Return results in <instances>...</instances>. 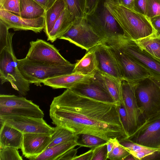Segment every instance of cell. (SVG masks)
<instances>
[{
	"instance_id": "obj_11",
	"label": "cell",
	"mask_w": 160,
	"mask_h": 160,
	"mask_svg": "<svg viewBox=\"0 0 160 160\" xmlns=\"http://www.w3.org/2000/svg\"><path fill=\"white\" fill-rule=\"evenodd\" d=\"M0 122L14 128L23 133H39L51 135L54 129L43 118L6 114L0 116Z\"/></svg>"
},
{
	"instance_id": "obj_12",
	"label": "cell",
	"mask_w": 160,
	"mask_h": 160,
	"mask_svg": "<svg viewBox=\"0 0 160 160\" xmlns=\"http://www.w3.org/2000/svg\"><path fill=\"white\" fill-rule=\"evenodd\" d=\"M25 58L33 61L49 64H71L63 57L53 45L39 39L30 42L29 49Z\"/></svg>"
},
{
	"instance_id": "obj_6",
	"label": "cell",
	"mask_w": 160,
	"mask_h": 160,
	"mask_svg": "<svg viewBox=\"0 0 160 160\" xmlns=\"http://www.w3.org/2000/svg\"><path fill=\"white\" fill-rule=\"evenodd\" d=\"M134 93L146 121L160 113V88L150 77L134 82Z\"/></svg>"
},
{
	"instance_id": "obj_18",
	"label": "cell",
	"mask_w": 160,
	"mask_h": 160,
	"mask_svg": "<svg viewBox=\"0 0 160 160\" xmlns=\"http://www.w3.org/2000/svg\"><path fill=\"white\" fill-rule=\"evenodd\" d=\"M92 80L107 92L117 105L123 102L122 80L98 70L93 76Z\"/></svg>"
},
{
	"instance_id": "obj_21",
	"label": "cell",
	"mask_w": 160,
	"mask_h": 160,
	"mask_svg": "<svg viewBox=\"0 0 160 160\" xmlns=\"http://www.w3.org/2000/svg\"><path fill=\"white\" fill-rule=\"evenodd\" d=\"M119 142L137 160H160V148L142 146L127 139Z\"/></svg>"
},
{
	"instance_id": "obj_9",
	"label": "cell",
	"mask_w": 160,
	"mask_h": 160,
	"mask_svg": "<svg viewBox=\"0 0 160 160\" xmlns=\"http://www.w3.org/2000/svg\"><path fill=\"white\" fill-rule=\"evenodd\" d=\"M109 48L118 66L122 80L134 83L152 76L151 73L113 43L102 42Z\"/></svg>"
},
{
	"instance_id": "obj_34",
	"label": "cell",
	"mask_w": 160,
	"mask_h": 160,
	"mask_svg": "<svg viewBox=\"0 0 160 160\" xmlns=\"http://www.w3.org/2000/svg\"><path fill=\"white\" fill-rule=\"evenodd\" d=\"M0 10L20 14V0H0Z\"/></svg>"
},
{
	"instance_id": "obj_16",
	"label": "cell",
	"mask_w": 160,
	"mask_h": 160,
	"mask_svg": "<svg viewBox=\"0 0 160 160\" xmlns=\"http://www.w3.org/2000/svg\"><path fill=\"white\" fill-rule=\"evenodd\" d=\"M51 135L42 133H23L21 150L23 155L31 160L41 153L47 148Z\"/></svg>"
},
{
	"instance_id": "obj_31",
	"label": "cell",
	"mask_w": 160,
	"mask_h": 160,
	"mask_svg": "<svg viewBox=\"0 0 160 160\" xmlns=\"http://www.w3.org/2000/svg\"><path fill=\"white\" fill-rule=\"evenodd\" d=\"M80 139L78 140V145L91 148L106 143L107 141L98 136L90 134H82Z\"/></svg>"
},
{
	"instance_id": "obj_40",
	"label": "cell",
	"mask_w": 160,
	"mask_h": 160,
	"mask_svg": "<svg viewBox=\"0 0 160 160\" xmlns=\"http://www.w3.org/2000/svg\"><path fill=\"white\" fill-rule=\"evenodd\" d=\"M98 0H85L86 16L91 13L95 8Z\"/></svg>"
},
{
	"instance_id": "obj_36",
	"label": "cell",
	"mask_w": 160,
	"mask_h": 160,
	"mask_svg": "<svg viewBox=\"0 0 160 160\" xmlns=\"http://www.w3.org/2000/svg\"><path fill=\"white\" fill-rule=\"evenodd\" d=\"M117 105L124 129L128 138L130 135V130L126 109L123 102Z\"/></svg>"
},
{
	"instance_id": "obj_14",
	"label": "cell",
	"mask_w": 160,
	"mask_h": 160,
	"mask_svg": "<svg viewBox=\"0 0 160 160\" xmlns=\"http://www.w3.org/2000/svg\"><path fill=\"white\" fill-rule=\"evenodd\" d=\"M122 98L130 124V136L146 120L137 104L134 93V83L122 80Z\"/></svg>"
},
{
	"instance_id": "obj_10",
	"label": "cell",
	"mask_w": 160,
	"mask_h": 160,
	"mask_svg": "<svg viewBox=\"0 0 160 160\" xmlns=\"http://www.w3.org/2000/svg\"><path fill=\"white\" fill-rule=\"evenodd\" d=\"M13 114L43 118L44 114L39 106L31 100L14 95L1 94L0 116Z\"/></svg>"
},
{
	"instance_id": "obj_20",
	"label": "cell",
	"mask_w": 160,
	"mask_h": 160,
	"mask_svg": "<svg viewBox=\"0 0 160 160\" xmlns=\"http://www.w3.org/2000/svg\"><path fill=\"white\" fill-rule=\"evenodd\" d=\"M70 89L80 95L96 100L116 104L112 97L92 80L89 83L80 84Z\"/></svg>"
},
{
	"instance_id": "obj_44",
	"label": "cell",
	"mask_w": 160,
	"mask_h": 160,
	"mask_svg": "<svg viewBox=\"0 0 160 160\" xmlns=\"http://www.w3.org/2000/svg\"><path fill=\"white\" fill-rule=\"evenodd\" d=\"M119 4L133 10L134 0H114Z\"/></svg>"
},
{
	"instance_id": "obj_30",
	"label": "cell",
	"mask_w": 160,
	"mask_h": 160,
	"mask_svg": "<svg viewBox=\"0 0 160 160\" xmlns=\"http://www.w3.org/2000/svg\"><path fill=\"white\" fill-rule=\"evenodd\" d=\"M66 7L74 20L85 18V0H65Z\"/></svg>"
},
{
	"instance_id": "obj_22",
	"label": "cell",
	"mask_w": 160,
	"mask_h": 160,
	"mask_svg": "<svg viewBox=\"0 0 160 160\" xmlns=\"http://www.w3.org/2000/svg\"><path fill=\"white\" fill-rule=\"evenodd\" d=\"M0 148L11 147L18 149L22 148L23 133L5 123L0 124Z\"/></svg>"
},
{
	"instance_id": "obj_35",
	"label": "cell",
	"mask_w": 160,
	"mask_h": 160,
	"mask_svg": "<svg viewBox=\"0 0 160 160\" xmlns=\"http://www.w3.org/2000/svg\"><path fill=\"white\" fill-rule=\"evenodd\" d=\"M160 15V0H147L146 16L150 19Z\"/></svg>"
},
{
	"instance_id": "obj_29",
	"label": "cell",
	"mask_w": 160,
	"mask_h": 160,
	"mask_svg": "<svg viewBox=\"0 0 160 160\" xmlns=\"http://www.w3.org/2000/svg\"><path fill=\"white\" fill-rule=\"evenodd\" d=\"M78 135L62 127L56 126L51 135V139L46 149L61 143L73 140L78 141Z\"/></svg>"
},
{
	"instance_id": "obj_17",
	"label": "cell",
	"mask_w": 160,
	"mask_h": 160,
	"mask_svg": "<svg viewBox=\"0 0 160 160\" xmlns=\"http://www.w3.org/2000/svg\"><path fill=\"white\" fill-rule=\"evenodd\" d=\"M94 48L98 70L122 80L118 66L109 47L102 42Z\"/></svg>"
},
{
	"instance_id": "obj_1",
	"label": "cell",
	"mask_w": 160,
	"mask_h": 160,
	"mask_svg": "<svg viewBox=\"0 0 160 160\" xmlns=\"http://www.w3.org/2000/svg\"><path fill=\"white\" fill-rule=\"evenodd\" d=\"M52 123L76 135L88 134L107 141L127 139L115 103L96 100L67 89L50 106Z\"/></svg>"
},
{
	"instance_id": "obj_24",
	"label": "cell",
	"mask_w": 160,
	"mask_h": 160,
	"mask_svg": "<svg viewBox=\"0 0 160 160\" xmlns=\"http://www.w3.org/2000/svg\"><path fill=\"white\" fill-rule=\"evenodd\" d=\"M74 21L66 7L47 36V40L52 42L59 39L70 29Z\"/></svg>"
},
{
	"instance_id": "obj_32",
	"label": "cell",
	"mask_w": 160,
	"mask_h": 160,
	"mask_svg": "<svg viewBox=\"0 0 160 160\" xmlns=\"http://www.w3.org/2000/svg\"><path fill=\"white\" fill-rule=\"evenodd\" d=\"M130 153L116 139L114 147L111 151L108 154V159L111 160H124Z\"/></svg>"
},
{
	"instance_id": "obj_38",
	"label": "cell",
	"mask_w": 160,
	"mask_h": 160,
	"mask_svg": "<svg viewBox=\"0 0 160 160\" xmlns=\"http://www.w3.org/2000/svg\"><path fill=\"white\" fill-rule=\"evenodd\" d=\"M147 0H134L133 10L146 16Z\"/></svg>"
},
{
	"instance_id": "obj_46",
	"label": "cell",
	"mask_w": 160,
	"mask_h": 160,
	"mask_svg": "<svg viewBox=\"0 0 160 160\" xmlns=\"http://www.w3.org/2000/svg\"><path fill=\"white\" fill-rule=\"evenodd\" d=\"M124 160H137V159L132 155L130 153L125 158Z\"/></svg>"
},
{
	"instance_id": "obj_19",
	"label": "cell",
	"mask_w": 160,
	"mask_h": 160,
	"mask_svg": "<svg viewBox=\"0 0 160 160\" xmlns=\"http://www.w3.org/2000/svg\"><path fill=\"white\" fill-rule=\"evenodd\" d=\"M93 76L72 72L44 80L42 83L53 89H71L78 85L91 82Z\"/></svg>"
},
{
	"instance_id": "obj_4",
	"label": "cell",
	"mask_w": 160,
	"mask_h": 160,
	"mask_svg": "<svg viewBox=\"0 0 160 160\" xmlns=\"http://www.w3.org/2000/svg\"><path fill=\"white\" fill-rule=\"evenodd\" d=\"M18 67L23 78L29 83L41 86L47 79L72 72L75 63L54 65L40 63L26 58L18 59Z\"/></svg>"
},
{
	"instance_id": "obj_41",
	"label": "cell",
	"mask_w": 160,
	"mask_h": 160,
	"mask_svg": "<svg viewBox=\"0 0 160 160\" xmlns=\"http://www.w3.org/2000/svg\"><path fill=\"white\" fill-rule=\"evenodd\" d=\"M152 26L156 32V34L160 36V15L157 16L149 19Z\"/></svg>"
},
{
	"instance_id": "obj_26",
	"label": "cell",
	"mask_w": 160,
	"mask_h": 160,
	"mask_svg": "<svg viewBox=\"0 0 160 160\" xmlns=\"http://www.w3.org/2000/svg\"><path fill=\"white\" fill-rule=\"evenodd\" d=\"M66 7L65 0H56L52 5L45 12L44 28L43 29L47 36L54 25Z\"/></svg>"
},
{
	"instance_id": "obj_7",
	"label": "cell",
	"mask_w": 160,
	"mask_h": 160,
	"mask_svg": "<svg viewBox=\"0 0 160 160\" xmlns=\"http://www.w3.org/2000/svg\"><path fill=\"white\" fill-rule=\"evenodd\" d=\"M104 41L116 45L148 70L152 76L160 78V62L141 49L134 41L122 36Z\"/></svg>"
},
{
	"instance_id": "obj_2",
	"label": "cell",
	"mask_w": 160,
	"mask_h": 160,
	"mask_svg": "<svg viewBox=\"0 0 160 160\" xmlns=\"http://www.w3.org/2000/svg\"><path fill=\"white\" fill-rule=\"evenodd\" d=\"M14 34L5 29L0 32V78L2 84L9 82L12 87L23 96L29 91L30 84L23 78L18 67L12 47Z\"/></svg>"
},
{
	"instance_id": "obj_15",
	"label": "cell",
	"mask_w": 160,
	"mask_h": 160,
	"mask_svg": "<svg viewBox=\"0 0 160 160\" xmlns=\"http://www.w3.org/2000/svg\"><path fill=\"white\" fill-rule=\"evenodd\" d=\"M0 19L6 24L9 29H13L14 31L31 30L38 33L44 28V15L35 18H26L11 12L0 10Z\"/></svg>"
},
{
	"instance_id": "obj_23",
	"label": "cell",
	"mask_w": 160,
	"mask_h": 160,
	"mask_svg": "<svg viewBox=\"0 0 160 160\" xmlns=\"http://www.w3.org/2000/svg\"><path fill=\"white\" fill-rule=\"evenodd\" d=\"M98 70V64L94 47L75 63L72 72L93 76Z\"/></svg>"
},
{
	"instance_id": "obj_37",
	"label": "cell",
	"mask_w": 160,
	"mask_h": 160,
	"mask_svg": "<svg viewBox=\"0 0 160 160\" xmlns=\"http://www.w3.org/2000/svg\"><path fill=\"white\" fill-rule=\"evenodd\" d=\"M106 143L93 148L92 160H106L108 159V151Z\"/></svg>"
},
{
	"instance_id": "obj_33",
	"label": "cell",
	"mask_w": 160,
	"mask_h": 160,
	"mask_svg": "<svg viewBox=\"0 0 160 160\" xmlns=\"http://www.w3.org/2000/svg\"><path fill=\"white\" fill-rule=\"evenodd\" d=\"M0 160H22L18 149L13 147H5L0 148Z\"/></svg>"
},
{
	"instance_id": "obj_45",
	"label": "cell",
	"mask_w": 160,
	"mask_h": 160,
	"mask_svg": "<svg viewBox=\"0 0 160 160\" xmlns=\"http://www.w3.org/2000/svg\"><path fill=\"white\" fill-rule=\"evenodd\" d=\"M116 139L117 138H110L107 141L106 144L108 151V155L112 150Z\"/></svg>"
},
{
	"instance_id": "obj_47",
	"label": "cell",
	"mask_w": 160,
	"mask_h": 160,
	"mask_svg": "<svg viewBox=\"0 0 160 160\" xmlns=\"http://www.w3.org/2000/svg\"><path fill=\"white\" fill-rule=\"evenodd\" d=\"M150 77L157 83L160 88V78L152 76Z\"/></svg>"
},
{
	"instance_id": "obj_3",
	"label": "cell",
	"mask_w": 160,
	"mask_h": 160,
	"mask_svg": "<svg viewBox=\"0 0 160 160\" xmlns=\"http://www.w3.org/2000/svg\"><path fill=\"white\" fill-rule=\"evenodd\" d=\"M105 5L122 28L124 37L136 41L156 34L146 16L122 6L114 0H106Z\"/></svg>"
},
{
	"instance_id": "obj_39",
	"label": "cell",
	"mask_w": 160,
	"mask_h": 160,
	"mask_svg": "<svg viewBox=\"0 0 160 160\" xmlns=\"http://www.w3.org/2000/svg\"><path fill=\"white\" fill-rule=\"evenodd\" d=\"M77 149H71L64 153L58 158L57 160H73L76 156Z\"/></svg>"
},
{
	"instance_id": "obj_28",
	"label": "cell",
	"mask_w": 160,
	"mask_h": 160,
	"mask_svg": "<svg viewBox=\"0 0 160 160\" xmlns=\"http://www.w3.org/2000/svg\"><path fill=\"white\" fill-rule=\"evenodd\" d=\"M20 13L23 18L33 19L44 15L45 10L33 0H20Z\"/></svg>"
},
{
	"instance_id": "obj_8",
	"label": "cell",
	"mask_w": 160,
	"mask_h": 160,
	"mask_svg": "<svg viewBox=\"0 0 160 160\" xmlns=\"http://www.w3.org/2000/svg\"><path fill=\"white\" fill-rule=\"evenodd\" d=\"M59 39L67 40L87 51L102 43L85 17L75 20L70 29Z\"/></svg>"
},
{
	"instance_id": "obj_27",
	"label": "cell",
	"mask_w": 160,
	"mask_h": 160,
	"mask_svg": "<svg viewBox=\"0 0 160 160\" xmlns=\"http://www.w3.org/2000/svg\"><path fill=\"white\" fill-rule=\"evenodd\" d=\"M134 41L141 49L160 62V36L154 34Z\"/></svg>"
},
{
	"instance_id": "obj_43",
	"label": "cell",
	"mask_w": 160,
	"mask_h": 160,
	"mask_svg": "<svg viewBox=\"0 0 160 160\" xmlns=\"http://www.w3.org/2000/svg\"><path fill=\"white\" fill-rule=\"evenodd\" d=\"M42 6L45 11L49 9L56 0H33Z\"/></svg>"
},
{
	"instance_id": "obj_25",
	"label": "cell",
	"mask_w": 160,
	"mask_h": 160,
	"mask_svg": "<svg viewBox=\"0 0 160 160\" xmlns=\"http://www.w3.org/2000/svg\"><path fill=\"white\" fill-rule=\"evenodd\" d=\"M78 145V141L73 140L61 143L48 148L31 160H57L68 151Z\"/></svg>"
},
{
	"instance_id": "obj_5",
	"label": "cell",
	"mask_w": 160,
	"mask_h": 160,
	"mask_svg": "<svg viewBox=\"0 0 160 160\" xmlns=\"http://www.w3.org/2000/svg\"><path fill=\"white\" fill-rule=\"evenodd\" d=\"M106 0H98L93 11L85 18L102 42L124 36L119 25L105 5Z\"/></svg>"
},
{
	"instance_id": "obj_42",
	"label": "cell",
	"mask_w": 160,
	"mask_h": 160,
	"mask_svg": "<svg viewBox=\"0 0 160 160\" xmlns=\"http://www.w3.org/2000/svg\"><path fill=\"white\" fill-rule=\"evenodd\" d=\"M93 148L86 152L78 156H76L73 160H92L93 155Z\"/></svg>"
},
{
	"instance_id": "obj_13",
	"label": "cell",
	"mask_w": 160,
	"mask_h": 160,
	"mask_svg": "<svg viewBox=\"0 0 160 160\" xmlns=\"http://www.w3.org/2000/svg\"><path fill=\"white\" fill-rule=\"evenodd\" d=\"M127 139L142 146L160 148V113L147 120Z\"/></svg>"
}]
</instances>
